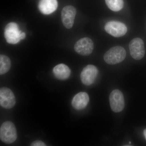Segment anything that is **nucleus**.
Listing matches in <instances>:
<instances>
[{"label": "nucleus", "instance_id": "obj_1", "mask_svg": "<svg viewBox=\"0 0 146 146\" xmlns=\"http://www.w3.org/2000/svg\"><path fill=\"white\" fill-rule=\"evenodd\" d=\"M126 55L125 50L121 46L112 47L105 54L104 59L107 64L115 65L122 62Z\"/></svg>", "mask_w": 146, "mask_h": 146}, {"label": "nucleus", "instance_id": "obj_2", "mask_svg": "<svg viewBox=\"0 0 146 146\" xmlns=\"http://www.w3.org/2000/svg\"><path fill=\"white\" fill-rule=\"evenodd\" d=\"M17 136L16 127L13 123L6 121L3 123L0 128L1 141L6 144H11L16 141Z\"/></svg>", "mask_w": 146, "mask_h": 146}, {"label": "nucleus", "instance_id": "obj_3", "mask_svg": "<svg viewBox=\"0 0 146 146\" xmlns=\"http://www.w3.org/2000/svg\"><path fill=\"white\" fill-rule=\"evenodd\" d=\"M22 33L19 29L18 24L13 22L9 23L5 29V38L9 44H15L21 40Z\"/></svg>", "mask_w": 146, "mask_h": 146}, {"label": "nucleus", "instance_id": "obj_4", "mask_svg": "<svg viewBox=\"0 0 146 146\" xmlns=\"http://www.w3.org/2000/svg\"><path fill=\"white\" fill-rule=\"evenodd\" d=\"M104 29L108 34L115 37H119L125 35L127 31L126 26L121 22L110 21L105 25Z\"/></svg>", "mask_w": 146, "mask_h": 146}, {"label": "nucleus", "instance_id": "obj_5", "mask_svg": "<svg viewBox=\"0 0 146 146\" xmlns=\"http://www.w3.org/2000/svg\"><path fill=\"white\" fill-rule=\"evenodd\" d=\"M131 55L133 59L136 60L142 59L145 56V45L143 39L135 38L130 41L129 45Z\"/></svg>", "mask_w": 146, "mask_h": 146}, {"label": "nucleus", "instance_id": "obj_6", "mask_svg": "<svg viewBox=\"0 0 146 146\" xmlns=\"http://www.w3.org/2000/svg\"><path fill=\"white\" fill-rule=\"evenodd\" d=\"M109 102L113 112H121L125 107V100L121 91L118 89L113 90L110 94Z\"/></svg>", "mask_w": 146, "mask_h": 146}, {"label": "nucleus", "instance_id": "obj_7", "mask_svg": "<svg viewBox=\"0 0 146 146\" xmlns=\"http://www.w3.org/2000/svg\"><path fill=\"white\" fill-rule=\"evenodd\" d=\"M74 48L76 52L82 56L89 55L94 50V42L88 37H84L76 42Z\"/></svg>", "mask_w": 146, "mask_h": 146}, {"label": "nucleus", "instance_id": "obj_8", "mask_svg": "<svg viewBox=\"0 0 146 146\" xmlns=\"http://www.w3.org/2000/svg\"><path fill=\"white\" fill-rule=\"evenodd\" d=\"M16 101L15 96L11 89L7 87L0 89V105L3 108L9 109L14 107Z\"/></svg>", "mask_w": 146, "mask_h": 146}, {"label": "nucleus", "instance_id": "obj_9", "mask_svg": "<svg viewBox=\"0 0 146 146\" xmlns=\"http://www.w3.org/2000/svg\"><path fill=\"white\" fill-rule=\"evenodd\" d=\"M98 74V70L94 65H87L83 68L80 74V79L82 83L86 86H89L94 83Z\"/></svg>", "mask_w": 146, "mask_h": 146}, {"label": "nucleus", "instance_id": "obj_10", "mask_svg": "<svg viewBox=\"0 0 146 146\" xmlns=\"http://www.w3.org/2000/svg\"><path fill=\"white\" fill-rule=\"evenodd\" d=\"M76 14V10L72 6H67L62 9L61 20L66 28L70 29L72 27Z\"/></svg>", "mask_w": 146, "mask_h": 146}, {"label": "nucleus", "instance_id": "obj_11", "mask_svg": "<svg viewBox=\"0 0 146 146\" xmlns=\"http://www.w3.org/2000/svg\"><path fill=\"white\" fill-rule=\"evenodd\" d=\"M89 95L85 92H80L76 94L72 100V105L77 110H82L85 108L89 103Z\"/></svg>", "mask_w": 146, "mask_h": 146}, {"label": "nucleus", "instance_id": "obj_12", "mask_svg": "<svg viewBox=\"0 0 146 146\" xmlns=\"http://www.w3.org/2000/svg\"><path fill=\"white\" fill-rule=\"evenodd\" d=\"M57 0H40L39 3V10L45 15L52 13L57 9Z\"/></svg>", "mask_w": 146, "mask_h": 146}, {"label": "nucleus", "instance_id": "obj_13", "mask_svg": "<svg viewBox=\"0 0 146 146\" xmlns=\"http://www.w3.org/2000/svg\"><path fill=\"white\" fill-rule=\"evenodd\" d=\"M53 72L55 77L60 80H67L71 74L70 69L63 63L56 65L54 68Z\"/></svg>", "mask_w": 146, "mask_h": 146}, {"label": "nucleus", "instance_id": "obj_14", "mask_svg": "<svg viewBox=\"0 0 146 146\" xmlns=\"http://www.w3.org/2000/svg\"><path fill=\"white\" fill-rule=\"evenodd\" d=\"M11 67L10 58L3 54L0 55V74L3 75L7 73Z\"/></svg>", "mask_w": 146, "mask_h": 146}, {"label": "nucleus", "instance_id": "obj_15", "mask_svg": "<svg viewBox=\"0 0 146 146\" xmlns=\"http://www.w3.org/2000/svg\"><path fill=\"white\" fill-rule=\"evenodd\" d=\"M105 2L108 7L112 11H119L123 7V0H105Z\"/></svg>", "mask_w": 146, "mask_h": 146}, {"label": "nucleus", "instance_id": "obj_16", "mask_svg": "<svg viewBox=\"0 0 146 146\" xmlns=\"http://www.w3.org/2000/svg\"><path fill=\"white\" fill-rule=\"evenodd\" d=\"M31 145L32 146H45L46 144L44 142L40 141H34L32 143Z\"/></svg>", "mask_w": 146, "mask_h": 146}, {"label": "nucleus", "instance_id": "obj_17", "mask_svg": "<svg viewBox=\"0 0 146 146\" xmlns=\"http://www.w3.org/2000/svg\"><path fill=\"white\" fill-rule=\"evenodd\" d=\"M26 37V34L25 33L22 32L21 34V40L25 39Z\"/></svg>", "mask_w": 146, "mask_h": 146}, {"label": "nucleus", "instance_id": "obj_18", "mask_svg": "<svg viewBox=\"0 0 146 146\" xmlns=\"http://www.w3.org/2000/svg\"><path fill=\"white\" fill-rule=\"evenodd\" d=\"M143 133L144 136H145V140H146V128L145 129H144L143 131Z\"/></svg>", "mask_w": 146, "mask_h": 146}]
</instances>
